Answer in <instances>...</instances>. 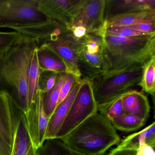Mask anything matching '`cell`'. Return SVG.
<instances>
[{
  "label": "cell",
  "mask_w": 155,
  "mask_h": 155,
  "mask_svg": "<svg viewBox=\"0 0 155 155\" xmlns=\"http://www.w3.org/2000/svg\"><path fill=\"white\" fill-rule=\"evenodd\" d=\"M39 45L38 38L19 33L14 46L0 56V91L9 95L22 112L28 108L29 66Z\"/></svg>",
  "instance_id": "obj_1"
},
{
  "label": "cell",
  "mask_w": 155,
  "mask_h": 155,
  "mask_svg": "<svg viewBox=\"0 0 155 155\" xmlns=\"http://www.w3.org/2000/svg\"><path fill=\"white\" fill-rule=\"evenodd\" d=\"M103 55L107 77L142 68L155 57V34L121 38L103 32Z\"/></svg>",
  "instance_id": "obj_2"
},
{
  "label": "cell",
  "mask_w": 155,
  "mask_h": 155,
  "mask_svg": "<svg viewBox=\"0 0 155 155\" xmlns=\"http://www.w3.org/2000/svg\"><path fill=\"white\" fill-rule=\"evenodd\" d=\"M60 24L40 12L38 0H0V28L41 41L49 38Z\"/></svg>",
  "instance_id": "obj_3"
},
{
  "label": "cell",
  "mask_w": 155,
  "mask_h": 155,
  "mask_svg": "<svg viewBox=\"0 0 155 155\" xmlns=\"http://www.w3.org/2000/svg\"><path fill=\"white\" fill-rule=\"evenodd\" d=\"M60 140L71 149L83 155H104L120 141L110 120L98 111Z\"/></svg>",
  "instance_id": "obj_4"
},
{
  "label": "cell",
  "mask_w": 155,
  "mask_h": 155,
  "mask_svg": "<svg viewBox=\"0 0 155 155\" xmlns=\"http://www.w3.org/2000/svg\"><path fill=\"white\" fill-rule=\"evenodd\" d=\"M142 72L143 67L109 77H100L92 82L97 108L138 86Z\"/></svg>",
  "instance_id": "obj_5"
},
{
  "label": "cell",
  "mask_w": 155,
  "mask_h": 155,
  "mask_svg": "<svg viewBox=\"0 0 155 155\" xmlns=\"http://www.w3.org/2000/svg\"><path fill=\"white\" fill-rule=\"evenodd\" d=\"M98 112L92 82L81 79L78 93L56 138L61 139L89 117Z\"/></svg>",
  "instance_id": "obj_6"
},
{
  "label": "cell",
  "mask_w": 155,
  "mask_h": 155,
  "mask_svg": "<svg viewBox=\"0 0 155 155\" xmlns=\"http://www.w3.org/2000/svg\"><path fill=\"white\" fill-rule=\"evenodd\" d=\"M40 44L58 54L65 61L71 72L81 78L78 58L82 48V38H75L71 30L61 24L48 38L40 41Z\"/></svg>",
  "instance_id": "obj_7"
},
{
  "label": "cell",
  "mask_w": 155,
  "mask_h": 155,
  "mask_svg": "<svg viewBox=\"0 0 155 155\" xmlns=\"http://www.w3.org/2000/svg\"><path fill=\"white\" fill-rule=\"evenodd\" d=\"M45 94L38 90L33 102L23 113L26 129L33 149L37 150L46 140L50 118L44 108Z\"/></svg>",
  "instance_id": "obj_8"
},
{
  "label": "cell",
  "mask_w": 155,
  "mask_h": 155,
  "mask_svg": "<svg viewBox=\"0 0 155 155\" xmlns=\"http://www.w3.org/2000/svg\"><path fill=\"white\" fill-rule=\"evenodd\" d=\"M105 0H83L68 27L82 26L87 33H101L105 26Z\"/></svg>",
  "instance_id": "obj_9"
},
{
  "label": "cell",
  "mask_w": 155,
  "mask_h": 155,
  "mask_svg": "<svg viewBox=\"0 0 155 155\" xmlns=\"http://www.w3.org/2000/svg\"><path fill=\"white\" fill-rule=\"evenodd\" d=\"M22 112L9 95L0 91V135L12 149Z\"/></svg>",
  "instance_id": "obj_10"
},
{
  "label": "cell",
  "mask_w": 155,
  "mask_h": 155,
  "mask_svg": "<svg viewBox=\"0 0 155 155\" xmlns=\"http://www.w3.org/2000/svg\"><path fill=\"white\" fill-rule=\"evenodd\" d=\"M40 12L67 27L83 0H38Z\"/></svg>",
  "instance_id": "obj_11"
},
{
  "label": "cell",
  "mask_w": 155,
  "mask_h": 155,
  "mask_svg": "<svg viewBox=\"0 0 155 155\" xmlns=\"http://www.w3.org/2000/svg\"><path fill=\"white\" fill-rule=\"evenodd\" d=\"M155 10V0H105V21L116 16Z\"/></svg>",
  "instance_id": "obj_12"
},
{
  "label": "cell",
  "mask_w": 155,
  "mask_h": 155,
  "mask_svg": "<svg viewBox=\"0 0 155 155\" xmlns=\"http://www.w3.org/2000/svg\"><path fill=\"white\" fill-rule=\"evenodd\" d=\"M81 81V79L75 83L68 96L55 109L49 122L46 140L56 138L78 93Z\"/></svg>",
  "instance_id": "obj_13"
},
{
  "label": "cell",
  "mask_w": 155,
  "mask_h": 155,
  "mask_svg": "<svg viewBox=\"0 0 155 155\" xmlns=\"http://www.w3.org/2000/svg\"><path fill=\"white\" fill-rule=\"evenodd\" d=\"M122 101L125 113L135 115L146 123L150 107L148 99L143 92L132 90L123 94Z\"/></svg>",
  "instance_id": "obj_14"
},
{
  "label": "cell",
  "mask_w": 155,
  "mask_h": 155,
  "mask_svg": "<svg viewBox=\"0 0 155 155\" xmlns=\"http://www.w3.org/2000/svg\"><path fill=\"white\" fill-rule=\"evenodd\" d=\"M39 65L41 71H49L58 73L71 72L64 60L54 51L40 44L37 50Z\"/></svg>",
  "instance_id": "obj_15"
},
{
  "label": "cell",
  "mask_w": 155,
  "mask_h": 155,
  "mask_svg": "<svg viewBox=\"0 0 155 155\" xmlns=\"http://www.w3.org/2000/svg\"><path fill=\"white\" fill-rule=\"evenodd\" d=\"M144 144L155 149V121H153L142 130L130 134L124 138L120 140L117 147L137 150L140 145Z\"/></svg>",
  "instance_id": "obj_16"
},
{
  "label": "cell",
  "mask_w": 155,
  "mask_h": 155,
  "mask_svg": "<svg viewBox=\"0 0 155 155\" xmlns=\"http://www.w3.org/2000/svg\"><path fill=\"white\" fill-rule=\"evenodd\" d=\"M143 23H155V10L144 11L116 16L105 21V27H127Z\"/></svg>",
  "instance_id": "obj_17"
},
{
  "label": "cell",
  "mask_w": 155,
  "mask_h": 155,
  "mask_svg": "<svg viewBox=\"0 0 155 155\" xmlns=\"http://www.w3.org/2000/svg\"><path fill=\"white\" fill-rule=\"evenodd\" d=\"M32 145L28 135L23 113L20 117L17 131L14 138L12 155H27Z\"/></svg>",
  "instance_id": "obj_18"
},
{
  "label": "cell",
  "mask_w": 155,
  "mask_h": 155,
  "mask_svg": "<svg viewBox=\"0 0 155 155\" xmlns=\"http://www.w3.org/2000/svg\"><path fill=\"white\" fill-rule=\"evenodd\" d=\"M116 130L130 132L136 131L141 128L146 122L135 115L128 113L115 118L110 120Z\"/></svg>",
  "instance_id": "obj_19"
},
{
  "label": "cell",
  "mask_w": 155,
  "mask_h": 155,
  "mask_svg": "<svg viewBox=\"0 0 155 155\" xmlns=\"http://www.w3.org/2000/svg\"><path fill=\"white\" fill-rule=\"evenodd\" d=\"M37 152L38 155H83L71 149L58 139L46 140Z\"/></svg>",
  "instance_id": "obj_20"
},
{
  "label": "cell",
  "mask_w": 155,
  "mask_h": 155,
  "mask_svg": "<svg viewBox=\"0 0 155 155\" xmlns=\"http://www.w3.org/2000/svg\"><path fill=\"white\" fill-rule=\"evenodd\" d=\"M38 48L34 52L28 71V108L34 101L38 91L39 78L41 71L37 56Z\"/></svg>",
  "instance_id": "obj_21"
},
{
  "label": "cell",
  "mask_w": 155,
  "mask_h": 155,
  "mask_svg": "<svg viewBox=\"0 0 155 155\" xmlns=\"http://www.w3.org/2000/svg\"><path fill=\"white\" fill-rule=\"evenodd\" d=\"M67 73H60L56 84L49 91L45 94L44 108L50 120L56 109L61 86L66 78Z\"/></svg>",
  "instance_id": "obj_22"
},
{
  "label": "cell",
  "mask_w": 155,
  "mask_h": 155,
  "mask_svg": "<svg viewBox=\"0 0 155 155\" xmlns=\"http://www.w3.org/2000/svg\"><path fill=\"white\" fill-rule=\"evenodd\" d=\"M155 57L143 66L142 77L138 84L143 91L153 97L155 92Z\"/></svg>",
  "instance_id": "obj_23"
},
{
  "label": "cell",
  "mask_w": 155,
  "mask_h": 155,
  "mask_svg": "<svg viewBox=\"0 0 155 155\" xmlns=\"http://www.w3.org/2000/svg\"><path fill=\"white\" fill-rule=\"evenodd\" d=\"M123 95L98 107V111H99L100 114L110 120L123 115L125 113L122 104Z\"/></svg>",
  "instance_id": "obj_24"
},
{
  "label": "cell",
  "mask_w": 155,
  "mask_h": 155,
  "mask_svg": "<svg viewBox=\"0 0 155 155\" xmlns=\"http://www.w3.org/2000/svg\"><path fill=\"white\" fill-rule=\"evenodd\" d=\"M40 71L38 90L45 94L55 86L60 73L49 71Z\"/></svg>",
  "instance_id": "obj_25"
},
{
  "label": "cell",
  "mask_w": 155,
  "mask_h": 155,
  "mask_svg": "<svg viewBox=\"0 0 155 155\" xmlns=\"http://www.w3.org/2000/svg\"><path fill=\"white\" fill-rule=\"evenodd\" d=\"M104 33L107 35L117 36L121 38H131L138 36H146L152 34H147L137 31L126 27H105Z\"/></svg>",
  "instance_id": "obj_26"
},
{
  "label": "cell",
  "mask_w": 155,
  "mask_h": 155,
  "mask_svg": "<svg viewBox=\"0 0 155 155\" xmlns=\"http://www.w3.org/2000/svg\"><path fill=\"white\" fill-rule=\"evenodd\" d=\"M19 33L15 31H0V56L8 52L14 46Z\"/></svg>",
  "instance_id": "obj_27"
},
{
  "label": "cell",
  "mask_w": 155,
  "mask_h": 155,
  "mask_svg": "<svg viewBox=\"0 0 155 155\" xmlns=\"http://www.w3.org/2000/svg\"><path fill=\"white\" fill-rule=\"evenodd\" d=\"M81 79L78 78L72 72H69L67 73L66 78L61 88L59 97L57 102L56 108L68 96L75 83Z\"/></svg>",
  "instance_id": "obj_28"
},
{
  "label": "cell",
  "mask_w": 155,
  "mask_h": 155,
  "mask_svg": "<svg viewBox=\"0 0 155 155\" xmlns=\"http://www.w3.org/2000/svg\"><path fill=\"white\" fill-rule=\"evenodd\" d=\"M140 32L147 34H155V23H143L127 27Z\"/></svg>",
  "instance_id": "obj_29"
},
{
  "label": "cell",
  "mask_w": 155,
  "mask_h": 155,
  "mask_svg": "<svg viewBox=\"0 0 155 155\" xmlns=\"http://www.w3.org/2000/svg\"><path fill=\"white\" fill-rule=\"evenodd\" d=\"M106 155H137V150L116 147L112 149Z\"/></svg>",
  "instance_id": "obj_30"
},
{
  "label": "cell",
  "mask_w": 155,
  "mask_h": 155,
  "mask_svg": "<svg viewBox=\"0 0 155 155\" xmlns=\"http://www.w3.org/2000/svg\"><path fill=\"white\" fill-rule=\"evenodd\" d=\"M12 149L0 135V155H11Z\"/></svg>",
  "instance_id": "obj_31"
},
{
  "label": "cell",
  "mask_w": 155,
  "mask_h": 155,
  "mask_svg": "<svg viewBox=\"0 0 155 155\" xmlns=\"http://www.w3.org/2000/svg\"><path fill=\"white\" fill-rule=\"evenodd\" d=\"M72 31V33L75 38H81L85 37L87 34V31L86 29L82 26H78L71 29Z\"/></svg>",
  "instance_id": "obj_32"
},
{
  "label": "cell",
  "mask_w": 155,
  "mask_h": 155,
  "mask_svg": "<svg viewBox=\"0 0 155 155\" xmlns=\"http://www.w3.org/2000/svg\"><path fill=\"white\" fill-rule=\"evenodd\" d=\"M38 155L37 154V150H35L33 149L32 146H31V147L30 149L28 152V155Z\"/></svg>",
  "instance_id": "obj_33"
},
{
  "label": "cell",
  "mask_w": 155,
  "mask_h": 155,
  "mask_svg": "<svg viewBox=\"0 0 155 155\" xmlns=\"http://www.w3.org/2000/svg\"></svg>",
  "instance_id": "obj_34"
}]
</instances>
